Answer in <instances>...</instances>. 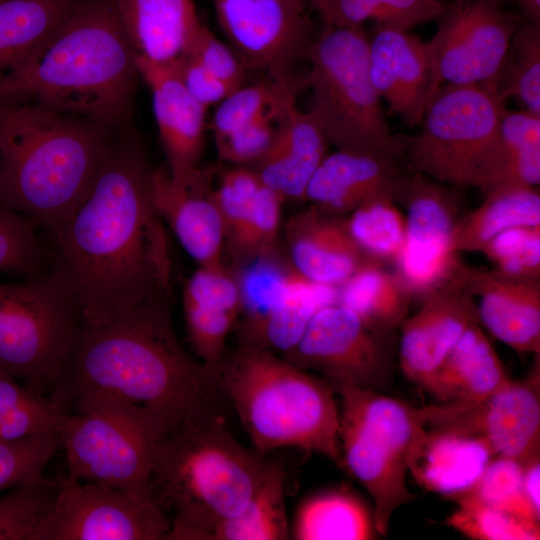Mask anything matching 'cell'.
<instances>
[{
    "label": "cell",
    "instance_id": "6da1fadb",
    "mask_svg": "<svg viewBox=\"0 0 540 540\" xmlns=\"http://www.w3.org/2000/svg\"><path fill=\"white\" fill-rule=\"evenodd\" d=\"M152 171L132 125L118 129L87 195L48 236L86 326L170 296L171 261L152 200Z\"/></svg>",
    "mask_w": 540,
    "mask_h": 540
},
{
    "label": "cell",
    "instance_id": "7a4b0ae2",
    "mask_svg": "<svg viewBox=\"0 0 540 540\" xmlns=\"http://www.w3.org/2000/svg\"><path fill=\"white\" fill-rule=\"evenodd\" d=\"M219 391L178 341L166 297L83 325L51 398L69 413L111 409L159 440L187 416L214 409Z\"/></svg>",
    "mask_w": 540,
    "mask_h": 540
},
{
    "label": "cell",
    "instance_id": "3957f363",
    "mask_svg": "<svg viewBox=\"0 0 540 540\" xmlns=\"http://www.w3.org/2000/svg\"><path fill=\"white\" fill-rule=\"evenodd\" d=\"M139 77L115 0H85L0 81V99L124 128Z\"/></svg>",
    "mask_w": 540,
    "mask_h": 540
},
{
    "label": "cell",
    "instance_id": "277c9868",
    "mask_svg": "<svg viewBox=\"0 0 540 540\" xmlns=\"http://www.w3.org/2000/svg\"><path fill=\"white\" fill-rule=\"evenodd\" d=\"M118 129L0 99V207L49 236L87 195Z\"/></svg>",
    "mask_w": 540,
    "mask_h": 540
},
{
    "label": "cell",
    "instance_id": "5b68a950",
    "mask_svg": "<svg viewBox=\"0 0 540 540\" xmlns=\"http://www.w3.org/2000/svg\"><path fill=\"white\" fill-rule=\"evenodd\" d=\"M243 447L214 409L187 416L154 446L152 497L174 514L165 539L203 540L243 510L272 463Z\"/></svg>",
    "mask_w": 540,
    "mask_h": 540
},
{
    "label": "cell",
    "instance_id": "8992f818",
    "mask_svg": "<svg viewBox=\"0 0 540 540\" xmlns=\"http://www.w3.org/2000/svg\"><path fill=\"white\" fill-rule=\"evenodd\" d=\"M215 380L260 453L298 447L341 465L339 410L331 385L267 349L241 346Z\"/></svg>",
    "mask_w": 540,
    "mask_h": 540
},
{
    "label": "cell",
    "instance_id": "52a82bcc",
    "mask_svg": "<svg viewBox=\"0 0 540 540\" xmlns=\"http://www.w3.org/2000/svg\"><path fill=\"white\" fill-rule=\"evenodd\" d=\"M369 37L363 27L329 25L315 37L304 77L309 110L337 150L403 160L404 140L394 135L369 75Z\"/></svg>",
    "mask_w": 540,
    "mask_h": 540
},
{
    "label": "cell",
    "instance_id": "ba28073f",
    "mask_svg": "<svg viewBox=\"0 0 540 540\" xmlns=\"http://www.w3.org/2000/svg\"><path fill=\"white\" fill-rule=\"evenodd\" d=\"M84 325L64 269L0 282V372L46 395L62 379Z\"/></svg>",
    "mask_w": 540,
    "mask_h": 540
},
{
    "label": "cell",
    "instance_id": "9c48e42d",
    "mask_svg": "<svg viewBox=\"0 0 540 540\" xmlns=\"http://www.w3.org/2000/svg\"><path fill=\"white\" fill-rule=\"evenodd\" d=\"M341 397V465L374 502L377 534L385 536L395 510L414 495L406 485L413 443L425 427L420 408L370 389L336 384Z\"/></svg>",
    "mask_w": 540,
    "mask_h": 540
},
{
    "label": "cell",
    "instance_id": "30bf717a",
    "mask_svg": "<svg viewBox=\"0 0 540 540\" xmlns=\"http://www.w3.org/2000/svg\"><path fill=\"white\" fill-rule=\"evenodd\" d=\"M504 110L491 86H439L427 103L420 131L404 140L405 167L445 184L479 188Z\"/></svg>",
    "mask_w": 540,
    "mask_h": 540
},
{
    "label": "cell",
    "instance_id": "8fae6325",
    "mask_svg": "<svg viewBox=\"0 0 540 540\" xmlns=\"http://www.w3.org/2000/svg\"><path fill=\"white\" fill-rule=\"evenodd\" d=\"M59 434L68 479L152 497L158 439L144 427L111 409L94 407L68 413Z\"/></svg>",
    "mask_w": 540,
    "mask_h": 540
},
{
    "label": "cell",
    "instance_id": "7c38bea8",
    "mask_svg": "<svg viewBox=\"0 0 540 540\" xmlns=\"http://www.w3.org/2000/svg\"><path fill=\"white\" fill-rule=\"evenodd\" d=\"M522 18L484 0L448 3L433 37L425 42L432 89L443 84L488 85L497 81Z\"/></svg>",
    "mask_w": 540,
    "mask_h": 540
},
{
    "label": "cell",
    "instance_id": "4fadbf2b",
    "mask_svg": "<svg viewBox=\"0 0 540 540\" xmlns=\"http://www.w3.org/2000/svg\"><path fill=\"white\" fill-rule=\"evenodd\" d=\"M170 528L152 497L66 477L58 482L37 540H160Z\"/></svg>",
    "mask_w": 540,
    "mask_h": 540
},
{
    "label": "cell",
    "instance_id": "5bb4252c",
    "mask_svg": "<svg viewBox=\"0 0 540 540\" xmlns=\"http://www.w3.org/2000/svg\"><path fill=\"white\" fill-rule=\"evenodd\" d=\"M390 332L367 326L340 304L320 309L285 360L303 370H316L334 384L378 391L391 376Z\"/></svg>",
    "mask_w": 540,
    "mask_h": 540
},
{
    "label": "cell",
    "instance_id": "9a60e30c",
    "mask_svg": "<svg viewBox=\"0 0 540 540\" xmlns=\"http://www.w3.org/2000/svg\"><path fill=\"white\" fill-rule=\"evenodd\" d=\"M218 24L246 70L292 78L314 40L305 0H211Z\"/></svg>",
    "mask_w": 540,
    "mask_h": 540
},
{
    "label": "cell",
    "instance_id": "2e32d148",
    "mask_svg": "<svg viewBox=\"0 0 540 540\" xmlns=\"http://www.w3.org/2000/svg\"><path fill=\"white\" fill-rule=\"evenodd\" d=\"M425 426L481 437L496 456L524 464L540 455L539 364L529 377L470 403H441L420 408Z\"/></svg>",
    "mask_w": 540,
    "mask_h": 540
},
{
    "label": "cell",
    "instance_id": "e0dca14e",
    "mask_svg": "<svg viewBox=\"0 0 540 540\" xmlns=\"http://www.w3.org/2000/svg\"><path fill=\"white\" fill-rule=\"evenodd\" d=\"M460 265V264H459ZM479 323L476 302L457 275L422 298L401 326L399 361L404 376L426 389L465 330Z\"/></svg>",
    "mask_w": 540,
    "mask_h": 540
},
{
    "label": "cell",
    "instance_id": "ac0fdd59",
    "mask_svg": "<svg viewBox=\"0 0 540 540\" xmlns=\"http://www.w3.org/2000/svg\"><path fill=\"white\" fill-rule=\"evenodd\" d=\"M140 77L151 90L154 117L170 177L191 183L205 177L201 167L206 108L187 91L170 67L135 56Z\"/></svg>",
    "mask_w": 540,
    "mask_h": 540
},
{
    "label": "cell",
    "instance_id": "d6986e66",
    "mask_svg": "<svg viewBox=\"0 0 540 540\" xmlns=\"http://www.w3.org/2000/svg\"><path fill=\"white\" fill-rule=\"evenodd\" d=\"M457 275L478 298L479 323L519 353H540V280L507 275L462 262Z\"/></svg>",
    "mask_w": 540,
    "mask_h": 540
},
{
    "label": "cell",
    "instance_id": "ffe728a7",
    "mask_svg": "<svg viewBox=\"0 0 540 540\" xmlns=\"http://www.w3.org/2000/svg\"><path fill=\"white\" fill-rule=\"evenodd\" d=\"M368 62L372 84L390 112L408 126L419 125L433 94L425 42L409 30L377 25Z\"/></svg>",
    "mask_w": 540,
    "mask_h": 540
},
{
    "label": "cell",
    "instance_id": "44dd1931",
    "mask_svg": "<svg viewBox=\"0 0 540 540\" xmlns=\"http://www.w3.org/2000/svg\"><path fill=\"white\" fill-rule=\"evenodd\" d=\"M151 192L158 215L186 253L199 266L220 264L226 230L213 197L210 175L181 183L173 180L162 165L153 168Z\"/></svg>",
    "mask_w": 540,
    "mask_h": 540
},
{
    "label": "cell",
    "instance_id": "7402d4cb",
    "mask_svg": "<svg viewBox=\"0 0 540 540\" xmlns=\"http://www.w3.org/2000/svg\"><path fill=\"white\" fill-rule=\"evenodd\" d=\"M287 238L293 270L315 282L339 287L364 264L376 262L356 244L346 219L315 206L289 222Z\"/></svg>",
    "mask_w": 540,
    "mask_h": 540
},
{
    "label": "cell",
    "instance_id": "603a6c76",
    "mask_svg": "<svg viewBox=\"0 0 540 540\" xmlns=\"http://www.w3.org/2000/svg\"><path fill=\"white\" fill-rule=\"evenodd\" d=\"M405 169L398 158L337 150L322 160L304 199L332 214L350 213L379 193L392 192L394 196Z\"/></svg>",
    "mask_w": 540,
    "mask_h": 540
},
{
    "label": "cell",
    "instance_id": "cb8c5ba5",
    "mask_svg": "<svg viewBox=\"0 0 540 540\" xmlns=\"http://www.w3.org/2000/svg\"><path fill=\"white\" fill-rule=\"evenodd\" d=\"M328 144L317 119L297 107L295 96L286 106L272 144L248 167L283 199H304L312 175L327 155Z\"/></svg>",
    "mask_w": 540,
    "mask_h": 540
},
{
    "label": "cell",
    "instance_id": "d4e9b609",
    "mask_svg": "<svg viewBox=\"0 0 540 540\" xmlns=\"http://www.w3.org/2000/svg\"><path fill=\"white\" fill-rule=\"evenodd\" d=\"M136 57L169 66L186 56L203 26L195 0H115Z\"/></svg>",
    "mask_w": 540,
    "mask_h": 540
},
{
    "label": "cell",
    "instance_id": "484cf974",
    "mask_svg": "<svg viewBox=\"0 0 540 540\" xmlns=\"http://www.w3.org/2000/svg\"><path fill=\"white\" fill-rule=\"evenodd\" d=\"M494 457L481 437L425 426L413 443L408 471L420 487L446 499L473 485Z\"/></svg>",
    "mask_w": 540,
    "mask_h": 540
},
{
    "label": "cell",
    "instance_id": "4316f807",
    "mask_svg": "<svg viewBox=\"0 0 540 540\" xmlns=\"http://www.w3.org/2000/svg\"><path fill=\"white\" fill-rule=\"evenodd\" d=\"M479 324L469 325L425 389L442 403L475 402L511 381Z\"/></svg>",
    "mask_w": 540,
    "mask_h": 540
},
{
    "label": "cell",
    "instance_id": "83f0119b",
    "mask_svg": "<svg viewBox=\"0 0 540 540\" xmlns=\"http://www.w3.org/2000/svg\"><path fill=\"white\" fill-rule=\"evenodd\" d=\"M394 199L407 209L404 245L451 247V235L461 217L453 189L406 168L395 186Z\"/></svg>",
    "mask_w": 540,
    "mask_h": 540
},
{
    "label": "cell",
    "instance_id": "f1b7e54d",
    "mask_svg": "<svg viewBox=\"0 0 540 540\" xmlns=\"http://www.w3.org/2000/svg\"><path fill=\"white\" fill-rule=\"evenodd\" d=\"M540 182V115L505 108L484 179L483 194L502 188H535Z\"/></svg>",
    "mask_w": 540,
    "mask_h": 540
},
{
    "label": "cell",
    "instance_id": "f546056e",
    "mask_svg": "<svg viewBox=\"0 0 540 540\" xmlns=\"http://www.w3.org/2000/svg\"><path fill=\"white\" fill-rule=\"evenodd\" d=\"M85 0H0V81Z\"/></svg>",
    "mask_w": 540,
    "mask_h": 540
},
{
    "label": "cell",
    "instance_id": "4dcf8cb0",
    "mask_svg": "<svg viewBox=\"0 0 540 540\" xmlns=\"http://www.w3.org/2000/svg\"><path fill=\"white\" fill-rule=\"evenodd\" d=\"M483 203L458 220L450 239L453 251L480 252L494 236L516 226L540 225L535 188H502L484 194Z\"/></svg>",
    "mask_w": 540,
    "mask_h": 540
},
{
    "label": "cell",
    "instance_id": "1f68e13d",
    "mask_svg": "<svg viewBox=\"0 0 540 540\" xmlns=\"http://www.w3.org/2000/svg\"><path fill=\"white\" fill-rule=\"evenodd\" d=\"M412 298L395 273L379 262H368L339 286L338 304L370 328L393 333L406 318Z\"/></svg>",
    "mask_w": 540,
    "mask_h": 540
},
{
    "label": "cell",
    "instance_id": "d6a6232c",
    "mask_svg": "<svg viewBox=\"0 0 540 540\" xmlns=\"http://www.w3.org/2000/svg\"><path fill=\"white\" fill-rule=\"evenodd\" d=\"M292 530L297 540H367L377 534L373 512L344 490L307 498L297 510Z\"/></svg>",
    "mask_w": 540,
    "mask_h": 540
},
{
    "label": "cell",
    "instance_id": "836d02e7",
    "mask_svg": "<svg viewBox=\"0 0 540 540\" xmlns=\"http://www.w3.org/2000/svg\"><path fill=\"white\" fill-rule=\"evenodd\" d=\"M338 293L337 286L315 282L295 270L288 272L282 299L267 317L255 348L288 353L320 309L338 304Z\"/></svg>",
    "mask_w": 540,
    "mask_h": 540
},
{
    "label": "cell",
    "instance_id": "e575fe53",
    "mask_svg": "<svg viewBox=\"0 0 540 540\" xmlns=\"http://www.w3.org/2000/svg\"><path fill=\"white\" fill-rule=\"evenodd\" d=\"M288 525L284 471L273 464L265 479L238 514L213 525L203 540H284Z\"/></svg>",
    "mask_w": 540,
    "mask_h": 540
},
{
    "label": "cell",
    "instance_id": "d590c367",
    "mask_svg": "<svg viewBox=\"0 0 540 540\" xmlns=\"http://www.w3.org/2000/svg\"><path fill=\"white\" fill-rule=\"evenodd\" d=\"M350 213L347 228L363 253L379 263L394 262L405 243L406 223L393 193H379Z\"/></svg>",
    "mask_w": 540,
    "mask_h": 540
},
{
    "label": "cell",
    "instance_id": "8d00e7d4",
    "mask_svg": "<svg viewBox=\"0 0 540 540\" xmlns=\"http://www.w3.org/2000/svg\"><path fill=\"white\" fill-rule=\"evenodd\" d=\"M505 101L514 98L524 110L540 115V21L522 18L497 81Z\"/></svg>",
    "mask_w": 540,
    "mask_h": 540
},
{
    "label": "cell",
    "instance_id": "74e56055",
    "mask_svg": "<svg viewBox=\"0 0 540 540\" xmlns=\"http://www.w3.org/2000/svg\"><path fill=\"white\" fill-rule=\"evenodd\" d=\"M305 86L304 78L270 79L242 85L225 97L210 122L214 138H222L282 105Z\"/></svg>",
    "mask_w": 540,
    "mask_h": 540
},
{
    "label": "cell",
    "instance_id": "f35d334b",
    "mask_svg": "<svg viewBox=\"0 0 540 540\" xmlns=\"http://www.w3.org/2000/svg\"><path fill=\"white\" fill-rule=\"evenodd\" d=\"M522 473L523 466L520 462L496 456L473 485L446 500L457 504L478 503L491 506L539 524L540 514L534 510L524 493Z\"/></svg>",
    "mask_w": 540,
    "mask_h": 540
},
{
    "label": "cell",
    "instance_id": "ab89813d",
    "mask_svg": "<svg viewBox=\"0 0 540 540\" xmlns=\"http://www.w3.org/2000/svg\"><path fill=\"white\" fill-rule=\"evenodd\" d=\"M447 4L440 0H334L329 25L363 27L374 21L378 26L409 30L439 20Z\"/></svg>",
    "mask_w": 540,
    "mask_h": 540
},
{
    "label": "cell",
    "instance_id": "60d3db41",
    "mask_svg": "<svg viewBox=\"0 0 540 540\" xmlns=\"http://www.w3.org/2000/svg\"><path fill=\"white\" fill-rule=\"evenodd\" d=\"M284 271L270 255L250 259L237 280L240 292V310L247 318L249 333L244 347L257 346L262 327L281 301L286 277Z\"/></svg>",
    "mask_w": 540,
    "mask_h": 540
},
{
    "label": "cell",
    "instance_id": "b9f144b4",
    "mask_svg": "<svg viewBox=\"0 0 540 540\" xmlns=\"http://www.w3.org/2000/svg\"><path fill=\"white\" fill-rule=\"evenodd\" d=\"M28 218L0 207V272L24 278L39 275L53 264V256Z\"/></svg>",
    "mask_w": 540,
    "mask_h": 540
},
{
    "label": "cell",
    "instance_id": "7bdbcfd3",
    "mask_svg": "<svg viewBox=\"0 0 540 540\" xmlns=\"http://www.w3.org/2000/svg\"><path fill=\"white\" fill-rule=\"evenodd\" d=\"M58 482L44 477L13 487L0 497V540H37Z\"/></svg>",
    "mask_w": 540,
    "mask_h": 540
},
{
    "label": "cell",
    "instance_id": "ee69618b",
    "mask_svg": "<svg viewBox=\"0 0 540 540\" xmlns=\"http://www.w3.org/2000/svg\"><path fill=\"white\" fill-rule=\"evenodd\" d=\"M447 524L474 540H538L540 525L506 511L478 503H462Z\"/></svg>",
    "mask_w": 540,
    "mask_h": 540
},
{
    "label": "cell",
    "instance_id": "f6af8a7d",
    "mask_svg": "<svg viewBox=\"0 0 540 540\" xmlns=\"http://www.w3.org/2000/svg\"><path fill=\"white\" fill-rule=\"evenodd\" d=\"M59 448L58 432L0 441V491L43 478L44 469Z\"/></svg>",
    "mask_w": 540,
    "mask_h": 540
},
{
    "label": "cell",
    "instance_id": "bcb514c9",
    "mask_svg": "<svg viewBox=\"0 0 540 540\" xmlns=\"http://www.w3.org/2000/svg\"><path fill=\"white\" fill-rule=\"evenodd\" d=\"M283 197L262 184L251 207L228 237L237 257L250 260L270 255L281 218Z\"/></svg>",
    "mask_w": 540,
    "mask_h": 540
},
{
    "label": "cell",
    "instance_id": "7dc6e473",
    "mask_svg": "<svg viewBox=\"0 0 540 540\" xmlns=\"http://www.w3.org/2000/svg\"><path fill=\"white\" fill-rule=\"evenodd\" d=\"M481 252L507 275L540 277V225L516 226L489 240Z\"/></svg>",
    "mask_w": 540,
    "mask_h": 540
},
{
    "label": "cell",
    "instance_id": "c3c4849f",
    "mask_svg": "<svg viewBox=\"0 0 540 540\" xmlns=\"http://www.w3.org/2000/svg\"><path fill=\"white\" fill-rule=\"evenodd\" d=\"M183 309L190 345L206 372L215 380V373L223 360L227 336L237 317L184 302Z\"/></svg>",
    "mask_w": 540,
    "mask_h": 540
},
{
    "label": "cell",
    "instance_id": "681fc988",
    "mask_svg": "<svg viewBox=\"0 0 540 540\" xmlns=\"http://www.w3.org/2000/svg\"><path fill=\"white\" fill-rule=\"evenodd\" d=\"M291 95L282 105L268 111L234 132L215 139L220 159L236 166H250L270 147L275 139Z\"/></svg>",
    "mask_w": 540,
    "mask_h": 540
},
{
    "label": "cell",
    "instance_id": "f907efd6",
    "mask_svg": "<svg viewBox=\"0 0 540 540\" xmlns=\"http://www.w3.org/2000/svg\"><path fill=\"white\" fill-rule=\"evenodd\" d=\"M183 302L238 317L240 292L237 280L224 270L222 263L199 266L186 282Z\"/></svg>",
    "mask_w": 540,
    "mask_h": 540
},
{
    "label": "cell",
    "instance_id": "816d5d0a",
    "mask_svg": "<svg viewBox=\"0 0 540 540\" xmlns=\"http://www.w3.org/2000/svg\"><path fill=\"white\" fill-rule=\"evenodd\" d=\"M262 184L256 172L247 166H237L222 174L213 189V197L221 213L227 239L245 217Z\"/></svg>",
    "mask_w": 540,
    "mask_h": 540
},
{
    "label": "cell",
    "instance_id": "f5cc1de1",
    "mask_svg": "<svg viewBox=\"0 0 540 540\" xmlns=\"http://www.w3.org/2000/svg\"><path fill=\"white\" fill-rule=\"evenodd\" d=\"M187 55L193 56L214 76L233 89L243 85L247 70L242 61L234 50L217 38L205 24Z\"/></svg>",
    "mask_w": 540,
    "mask_h": 540
},
{
    "label": "cell",
    "instance_id": "db71d44e",
    "mask_svg": "<svg viewBox=\"0 0 540 540\" xmlns=\"http://www.w3.org/2000/svg\"><path fill=\"white\" fill-rule=\"evenodd\" d=\"M169 66L176 72L190 95L206 109L220 103L236 90L214 76L191 55H186Z\"/></svg>",
    "mask_w": 540,
    "mask_h": 540
},
{
    "label": "cell",
    "instance_id": "11a10c76",
    "mask_svg": "<svg viewBox=\"0 0 540 540\" xmlns=\"http://www.w3.org/2000/svg\"><path fill=\"white\" fill-rule=\"evenodd\" d=\"M522 484L524 493L534 508L540 514V455H537L522 464Z\"/></svg>",
    "mask_w": 540,
    "mask_h": 540
},
{
    "label": "cell",
    "instance_id": "9f6ffc18",
    "mask_svg": "<svg viewBox=\"0 0 540 540\" xmlns=\"http://www.w3.org/2000/svg\"><path fill=\"white\" fill-rule=\"evenodd\" d=\"M487 3L503 7L508 0H484ZM520 7L524 18L540 21V0H513Z\"/></svg>",
    "mask_w": 540,
    "mask_h": 540
},
{
    "label": "cell",
    "instance_id": "6f0895ef",
    "mask_svg": "<svg viewBox=\"0 0 540 540\" xmlns=\"http://www.w3.org/2000/svg\"><path fill=\"white\" fill-rule=\"evenodd\" d=\"M315 11L322 17L325 25H329L334 0H307Z\"/></svg>",
    "mask_w": 540,
    "mask_h": 540
},
{
    "label": "cell",
    "instance_id": "680465c9",
    "mask_svg": "<svg viewBox=\"0 0 540 540\" xmlns=\"http://www.w3.org/2000/svg\"><path fill=\"white\" fill-rule=\"evenodd\" d=\"M0 173H1V148H0Z\"/></svg>",
    "mask_w": 540,
    "mask_h": 540
},
{
    "label": "cell",
    "instance_id": "91938a15",
    "mask_svg": "<svg viewBox=\"0 0 540 540\" xmlns=\"http://www.w3.org/2000/svg\"><path fill=\"white\" fill-rule=\"evenodd\" d=\"M440 1H442V2H446V3H447V0H440Z\"/></svg>",
    "mask_w": 540,
    "mask_h": 540
},
{
    "label": "cell",
    "instance_id": "94428289",
    "mask_svg": "<svg viewBox=\"0 0 540 540\" xmlns=\"http://www.w3.org/2000/svg\"><path fill=\"white\" fill-rule=\"evenodd\" d=\"M1 441V440H0Z\"/></svg>",
    "mask_w": 540,
    "mask_h": 540
}]
</instances>
